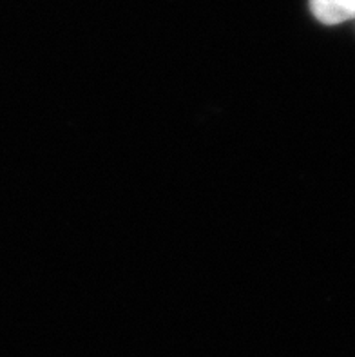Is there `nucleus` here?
Instances as JSON below:
<instances>
[{
    "label": "nucleus",
    "instance_id": "f257e3e1",
    "mask_svg": "<svg viewBox=\"0 0 355 357\" xmlns=\"http://www.w3.org/2000/svg\"><path fill=\"white\" fill-rule=\"evenodd\" d=\"M314 17L323 24H342L355 18V0H310Z\"/></svg>",
    "mask_w": 355,
    "mask_h": 357
}]
</instances>
